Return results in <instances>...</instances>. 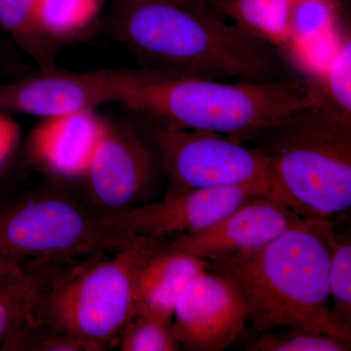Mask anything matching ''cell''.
Returning <instances> with one entry per match:
<instances>
[{
  "instance_id": "6da1fadb",
  "label": "cell",
  "mask_w": 351,
  "mask_h": 351,
  "mask_svg": "<svg viewBox=\"0 0 351 351\" xmlns=\"http://www.w3.org/2000/svg\"><path fill=\"white\" fill-rule=\"evenodd\" d=\"M119 104L154 126L217 132L245 145L321 106L304 80L232 82L145 68L127 69Z\"/></svg>"
},
{
  "instance_id": "7a4b0ae2",
  "label": "cell",
  "mask_w": 351,
  "mask_h": 351,
  "mask_svg": "<svg viewBox=\"0 0 351 351\" xmlns=\"http://www.w3.org/2000/svg\"><path fill=\"white\" fill-rule=\"evenodd\" d=\"M113 32L145 69L219 80H276L278 54L215 12L174 0H115Z\"/></svg>"
},
{
  "instance_id": "3957f363",
  "label": "cell",
  "mask_w": 351,
  "mask_h": 351,
  "mask_svg": "<svg viewBox=\"0 0 351 351\" xmlns=\"http://www.w3.org/2000/svg\"><path fill=\"white\" fill-rule=\"evenodd\" d=\"M331 221L302 219L262 248L211 269L230 277L261 332L295 328L351 343V332L335 320L330 306Z\"/></svg>"
},
{
  "instance_id": "277c9868",
  "label": "cell",
  "mask_w": 351,
  "mask_h": 351,
  "mask_svg": "<svg viewBox=\"0 0 351 351\" xmlns=\"http://www.w3.org/2000/svg\"><path fill=\"white\" fill-rule=\"evenodd\" d=\"M265 136L276 199L302 218L331 221L351 206V120L316 107ZM263 136V137H265Z\"/></svg>"
},
{
  "instance_id": "5b68a950",
  "label": "cell",
  "mask_w": 351,
  "mask_h": 351,
  "mask_svg": "<svg viewBox=\"0 0 351 351\" xmlns=\"http://www.w3.org/2000/svg\"><path fill=\"white\" fill-rule=\"evenodd\" d=\"M156 241L138 237L112 258L75 265L46 284L38 316L90 351L119 343L138 313V274Z\"/></svg>"
},
{
  "instance_id": "8992f818",
  "label": "cell",
  "mask_w": 351,
  "mask_h": 351,
  "mask_svg": "<svg viewBox=\"0 0 351 351\" xmlns=\"http://www.w3.org/2000/svg\"><path fill=\"white\" fill-rule=\"evenodd\" d=\"M138 237L100 210L63 193L38 191L0 205V262H46L119 252Z\"/></svg>"
},
{
  "instance_id": "52a82bcc",
  "label": "cell",
  "mask_w": 351,
  "mask_h": 351,
  "mask_svg": "<svg viewBox=\"0 0 351 351\" xmlns=\"http://www.w3.org/2000/svg\"><path fill=\"white\" fill-rule=\"evenodd\" d=\"M154 136L169 180L166 195L191 189L251 186L276 199L269 160L260 147L251 149L208 130L154 126Z\"/></svg>"
},
{
  "instance_id": "ba28073f",
  "label": "cell",
  "mask_w": 351,
  "mask_h": 351,
  "mask_svg": "<svg viewBox=\"0 0 351 351\" xmlns=\"http://www.w3.org/2000/svg\"><path fill=\"white\" fill-rule=\"evenodd\" d=\"M127 69L75 71L47 68L0 86V110L39 119L96 110L117 103Z\"/></svg>"
},
{
  "instance_id": "9c48e42d",
  "label": "cell",
  "mask_w": 351,
  "mask_h": 351,
  "mask_svg": "<svg viewBox=\"0 0 351 351\" xmlns=\"http://www.w3.org/2000/svg\"><path fill=\"white\" fill-rule=\"evenodd\" d=\"M249 316V307L232 279L206 270L182 291L171 327L186 350L221 351L245 334Z\"/></svg>"
},
{
  "instance_id": "30bf717a",
  "label": "cell",
  "mask_w": 351,
  "mask_h": 351,
  "mask_svg": "<svg viewBox=\"0 0 351 351\" xmlns=\"http://www.w3.org/2000/svg\"><path fill=\"white\" fill-rule=\"evenodd\" d=\"M258 196L269 195L251 186L191 189L107 214L124 234L156 241L201 232Z\"/></svg>"
},
{
  "instance_id": "8fae6325",
  "label": "cell",
  "mask_w": 351,
  "mask_h": 351,
  "mask_svg": "<svg viewBox=\"0 0 351 351\" xmlns=\"http://www.w3.org/2000/svg\"><path fill=\"white\" fill-rule=\"evenodd\" d=\"M149 147L131 127L104 119L103 130L84 178L96 208L105 213L134 206L154 177Z\"/></svg>"
},
{
  "instance_id": "7c38bea8",
  "label": "cell",
  "mask_w": 351,
  "mask_h": 351,
  "mask_svg": "<svg viewBox=\"0 0 351 351\" xmlns=\"http://www.w3.org/2000/svg\"><path fill=\"white\" fill-rule=\"evenodd\" d=\"M304 219L279 201L258 196L209 228L175 237L165 246L210 265L223 263L262 248Z\"/></svg>"
},
{
  "instance_id": "4fadbf2b",
  "label": "cell",
  "mask_w": 351,
  "mask_h": 351,
  "mask_svg": "<svg viewBox=\"0 0 351 351\" xmlns=\"http://www.w3.org/2000/svg\"><path fill=\"white\" fill-rule=\"evenodd\" d=\"M104 119L96 110L41 119L27 138V159L58 179H83L101 137Z\"/></svg>"
},
{
  "instance_id": "5bb4252c",
  "label": "cell",
  "mask_w": 351,
  "mask_h": 351,
  "mask_svg": "<svg viewBox=\"0 0 351 351\" xmlns=\"http://www.w3.org/2000/svg\"><path fill=\"white\" fill-rule=\"evenodd\" d=\"M154 247L138 274V313L173 321L178 300L195 276L211 269L207 261L182 252Z\"/></svg>"
},
{
  "instance_id": "9a60e30c",
  "label": "cell",
  "mask_w": 351,
  "mask_h": 351,
  "mask_svg": "<svg viewBox=\"0 0 351 351\" xmlns=\"http://www.w3.org/2000/svg\"><path fill=\"white\" fill-rule=\"evenodd\" d=\"M297 0H212L209 5L219 17L232 20L251 38L269 46L289 61L298 49L293 31Z\"/></svg>"
},
{
  "instance_id": "2e32d148",
  "label": "cell",
  "mask_w": 351,
  "mask_h": 351,
  "mask_svg": "<svg viewBox=\"0 0 351 351\" xmlns=\"http://www.w3.org/2000/svg\"><path fill=\"white\" fill-rule=\"evenodd\" d=\"M45 285L23 267L0 274V346L38 317Z\"/></svg>"
},
{
  "instance_id": "e0dca14e",
  "label": "cell",
  "mask_w": 351,
  "mask_h": 351,
  "mask_svg": "<svg viewBox=\"0 0 351 351\" xmlns=\"http://www.w3.org/2000/svg\"><path fill=\"white\" fill-rule=\"evenodd\" d=\"M331 55L306 82L321 106L343 119L351 120V36L341 29L335 36Z\"/></svg>"
},
{
  "instance_id": "ac0fdd59",
  "label": "cell",
  "mask_w": 351,
  "mask_h": 351,
  "mask_svg": "<svg viewBox=\"0 0 351 351\" xmlns=\"http://www.w3.org/2000/svg\"><path fill=\"white\" fill-rule=\"evenodd\" d=\"M103 0H36V20L48 40H71L86 31L100 12Z\"/></svg>"
},
{
  "instance_id": "d6986e66",
  "label": "cell",
  "mask_w": 351,
  "mask_h": 351,
  "mask_svg": "<svg viewBox=\"0 0 351 351\" xmlns=\"http://www.w3.org/2000/svg\"><path fill=\"white\" fill-rule=\"evenodd\" d=\"M0 27L34 61L49 64L55 44L39 29L36 0H0Z\"/></svg>"
},
{
  "instance_id": "ffe728a7",
  "label": "cell",
  "mask_w": 351,
  "mask_h": 351,
  "mask_svg": "<svg viewBox=\"0 0 351 351\" xmlns=\"http://www.w3.org/2000/svg\"><path fill=\"white\" fill-rule=\"evenodd\" d=\"M329 284L332 314L339 326L351 332V239L350 232L330 230Z\"/></svg>"
},
{
  "instance_id": "44dd1931",
  "label": "cell",
  "mask_w": 351,
  "mask_h": 351,
  "mask_svg": "<svg viewBox=\"0 0 351 351\" xmlns=\"http://www.w3.org/2000/svg\"><path fill=\"white\" fill-rule=\"evenodd\" d=\"M341 10V0H297L293 31L298 46L338 31Z\"/></svg>"
},
{
  "instance_id": "7402d4cb",
  "label": "cell",
  "mask_w": 351,
  "mask_h": 351,
  "mask_svg": "<svg viewBox=\"0 0 351 351\" xmlns=\"http://www.w3.org/2000/svg\"><path fill=\"white\" fill-rule=\"evenodd\" d=\"M172 322L154 314L137 313L120 335L122 351H175L181 346L172 332Z\"/></svg>"
},
{
  "instance_id": "603a6c76",
  "label": "cell",
  "mask_w": 351,
  "mask_h": 351,
  "mask_svg": "<svg viewBox=\"0 0 351 351\" xmlns=\"http://www.w3.org/2000/svg\"><path fill=\"white\" fill-rule=\"evenodd\" d=\"M279 332H263L252 346L254 351H346L350 343L343 339L306 330L282 328Z\"/></svg>"
},
{
  "instance_id": "cb8c5ba5",
  "label": "cell",
  "mask_w": 351,
  "mask_h": 351,
  "mask_svg": "<svg viewBox=\"0 0 351 351\" xmlns=\"http://www.w3.org/2000/svg\"><path fill=\"white\" fill-rule=\"evenodd\" d=\"M2 350L25 351H90L84 343L75 337L54 332L38 339L14 334L1 346Z\"/></svg>"
},
{
  "instance_id": "d4e9b609",
  "label": "cell",
  "mask_w": 351,
  "mask_h": 351,
  "mask_svg": "<svg viewBox=\"0 0 351 351\" xmlns=\"http://www.w3.org/2000/svg\"><path fill=\"white\" fill-rule=\"evenodd\" d=\"M20 127L8 113L0 110V168L6 162L19 143Z\"/></svg>"
},
{
  "instance_id": "484cf974",
  "label": "cell",
  "mask_w": 351,
  "mask_h": 351,
  "mask_svg": "<svg viewBox=\"0 0 351 351\" xmlns=\"http://www.w3.org/2000/svg\"><path fill=\"white\" fill-rule=\"evenodd\" d=\"M174 1L196 9V10L202 11V12H214L210 7L208 0H174Z\"/></svg>"
},
{
  "instance_id": "4316f807",
  "label": "cell",
  "mask_w": 351,
  "mask_h": 351,
  "mask_svg": "<svg viewBox=\"0 0 351 351\" xmlns=\"http://www.w3.org/2000/svg\"><path fill=\"white\" fill-rule=\"evenodd\" d=\"M22 267L18 263L0 262V274L2 272L8 271V270L16 269V267Z\"/></svg>"
}]
</instances>
